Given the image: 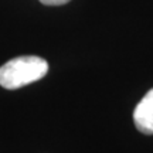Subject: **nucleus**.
I'll list each match as a JSON object with an SVG mask.
<instances>
[{"label": "nucleus", "instance_id": "obj_1", "mask_svg": "<svg viewBox=\"0 0 153 153\" xmlns=\"http://www.w3.org/2000/svg\"><path fill=\"white\" fill-rule=\"evenodd\" d=\"M47 71L48 64L40 57H17L0 67V85L6 89H17L44 78Z\"/></svg>", "mask_w": 153, "mask_h": 153}, {"label": "nucleus", "instance_id": "obj_2", "mask_svg": "<svg viewBox=\"0 0 153 153\" xmlns=\"http://www.w3.org/2000/svg\"><path fill=\"white\" fill-rule=\"evenodd\" d=\"M135 125L142 133H153V89H150L133 111Z\"/></svg>", "mask_w": 153, "mask_h": 153}, {"label": "nucleus", "instance_id": "obj_3", "mask_svg": "<svg viewBox=\"0 0 153 153\" xmlns=\"http://www.w3.org/2000/svg\"><path fill=\"white\" fill-rule=\"evenodd\" d=\"M43 4H47V6H61V4H65L68 3L70 0H40Z\"/></svg>", "mask_w": 153, "mask_h": 153}]
</instances>
